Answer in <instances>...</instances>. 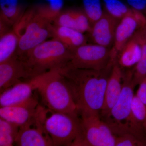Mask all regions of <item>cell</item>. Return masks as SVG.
<instances>
[{"label": "cell", "instance_id": "obj_24", "mask_svg": "<svg viewBox=\"0 0 146 146\" xmlns=\"http://www.w3.org/2000/svg\"><path fill=\"white\" fill-rule=\"evenodd\" d=\"M84 12L91 25L101 18L104 13L101 0H82Z\"/></svg>", "mask_w": 146, "mask_h": 146}, {"label": "cell", "instance_id": "obj_20", "mask_svg": "<svg viewBox=\"0 0 146 146\" xmlns=\"http://www.w3.org/2000/svg\"><path fill=\"white\" fill-rule=\"evenodd\" d=\"M134 36L141 45L142 50L141 59L132 71L133 82L136 86L146 77V26L138 29Z\"/></svg>", "mask_w": 146, "mask_h": 146}, {"label": "cell", "instance_id": "obj_14", "mask_svg": "<svg viewBox=\"0 0 146 146\" xmlns=\"http://www.w3.org/2000/svg\"><path fill=\"white\" fill-rule=\"evenodd\" d=\"M123 76L122 69L115 62L112 66L108 80L103 106L100 112L102 116L108 117L117 101L122 89Z\"/></svg>", "mask_w": 146, "mask_h": 146}, {"label": "cell", "instance_id": "obj_12", "mask_svg": "<svg viewBox=\"0 0 146 146\" xmlns=\"http://www.w3.org/2000/svg\"><path fill=\"white\" fill-rule=\"evenodd\" d=\"M41 108L37 99L32 96L22 103L1 107L0 118L21 127L36 117Z\"/></svg>", "mask_w": 146, "mask_h": 146}, {"label": "cell", "instance_id": "obj_2", "mask_svg": "<svg viewBox=\"0 0 146 146\" xmlns=\"http://www.w3.org/2000/svg\"><path fill=\"white\" fill-rule=\"evenodd\" d=\"M72 51L53 38L29 51L21 58L27 76L30 79L42 74L62 69L70 60Z\"/></svg>", "mask_w": 146, "mask_h": 146}, {"label": "cell", "instance_id": "obj_13", "mask_svg": "<svg viewBox=\"0 0 146 146\" xmlns=\"http://www.w3.org/2000/svg\"><path fill=\"white\" fill-rule=\"evenodd\" d=\"M27 80L22 60L15 54L12 57L0 63V92L1 93L16 84Z\"/></svg>", "mask_w": 146, "mask_h": 146}, {"label": "cell", "instance_id": "obj_28", "mask_svg": "<svg viewBox=\"0 0 146 146\" xmlns=\"http://www.w3.org/2000/svg\"><path fill=\"white\" fill-rule=\"evenodd\" d=\"M131 9L141 11L146 8V0H127Z\"/></svg>", "mask_w": 146, "mask_h": 146}, {"label": "cell", "instance_id": "obj_26", "mask_svg": "<svg viewBox=\"0 0 146 146\" xmlns=\"http://www.w3.org/2000/svg\"><path fill=\"white\" fill-rule=\"evenodd\" d=\"M139 146L145 145L131 133H123L120 134L119 136H116L115 146Z\"/></svg>", "mask_w": 146, "mask_h": 146}, {"label": "cell", "instance_id": "obj_3", "mask_svg": "<svg viewBox=\"0 0 146 146\" xmlns=\"http://www.w3.org/2000/svg\"><path fill=\"white\" fill-rule=\"evenodd\" d=\"M50 111L51 114L47 116L46 110L44 108L42 118L45 129L53 145L83 146L80 118L78 116Z\"/></svg>", "mask_w": 146, "mask_h": 146}, {"label": "cell", "instance_id": "obj_6", "mask_svg": "<svg viewBox=\"0 0 146 146\" xmlns=\"http://www.w3.org/2000/svg\"><path fill=\"white\" fill-rule=\"evenodd\" d=\"M113 65L108 48L86 44L73 51L72 58L64 68L102 70Z\"/></svg>", "mask_w": 146, "mask_h": 146}, {"label": "cell", "instance_id": "obj_15", "mask_svg": "<svg viewBox=\"0 0 146 146\" xmlns=\"http://www.w3.org/2000/svg\"><path fill=\"white\" fill-rule=\"evenodd\" d=\"M118 20L107 12H104L101 18L91 25L89 33L94 43L107 48L112 44Z\"/></svg>", "mask_w": 146, "mask_h": 146}, {"label": "cell", "instance_id": "obj_8", "mask_svg": "<svg viewBox=\"0 0 146 146\" xmlns=\"http://www.w3.org/2000/svg\"><path fill=\"white\" fill-rule=\"evenodd\" d=\"M146 26V18L141 11L132 9L129 14L121 19L115 31L114 45L110 50V60L112 64L128 41L137 31Z\"/></svg>", "mask_w": 146, "mask_h": 146}, {"label": "cell", "instance_id": "obj_29", "mask_svg": "<svg viewBox=\"0 0 146 146\" xmlns=\"http://www.w3.org/2000/svg\"><path fill=\"white\" fill-rule=\"evenodd\" d=\"M145 80H146V77L145 78Z\"/></svg>", "mask_w": 146, "mask_h": 146}, {"label": "cell", "instance_id": "obj_7", "mask_svg": "<svg viewBox=\"0 0 146 146\" xmlns=\"http://www.w3.org/2000/svg\"><path fill=\"white\" fill-rule=\"evenodd\" d=\"M83 146H115L116 136L100 114L80 116Z\"/></svg>", "mask_w": 146, "mask_h": 146}, {"label": "cell", "instance_id": "obj_17", "mask_svg": "<svg viewBox=\"0 0 146 146\" xmlns=\"http://www.w3.org/2000/svg\"><path fill=\"white\" fill-rule=\"evenodd\" d=\"M53 23L74 29L83 33L90 32L91 28V24L84 11L75 9L63 10Z\"/></svg>", "mask_w": 146, "mask_h": 146}, {"label": "cell", "instance_id": "obj_11", "mask_svg": "<svg viewBox=\"0 0 146 146\" xmlns=\"http://www.w3.org/2000/svg\"><path fill=\"white\" fill-rule=\"evenodd\" d=\"M136 86L133 81L132 71L124 74L121 92L108 117L115 121V124L117 125L116 128L121 126L123 122H126L121 130L125 127L131 117L132 102L135 96L134 89Z\"/></svg>", "mask_w": 146, "mask_h": 146}, {"label": "cell", "instance_id": "obj_23", "mask_svg": "<svg viewBox=\"0 0 146 146\" xmlns=\"http://www.w3.org/2000/svg\"><path fill=\"white\" fill-rule=\"evenodd\" d=\"M20 127L0 118V146H11L15 141Z\"/></svg>", "mask_w": 146, "mask_h": 146}, {"label": "cell", "instance_id": "obj_19", "mask_svg": "<svg viewBox=\"0 0 146 146\" xmlns=\"http://www.w3.org/2000/svg\"><path fill=\"white\" fill-rule=\"evenodd\" d=\"M24 13L19 0H0V20L8 26H14Z\"/></svg>", "mask_w": 146, "mask_h": 146}, {"label": "cell", "instance_id": "obj_10", "mask_svg": "<svg viewBox=\"0 0 146 146\" xmlns=\"http://www.w3.org/2000/svg\"><path fill=\"white\" fill-rule=\"evenodd\" d=\"M41 108L36 117L20 127L15 141L18 146H54L52 140L45 129Z\"/></svg>", "mask_w": 146, "mask_h": 146}, {"label": "cell", "instance_id": "obj_21", "mask_svg": "<svg viewBox=\"0 0 146 146\" xmlns=\"http://www.w3.org/2000/svg\"><path fill=\"white\" fill-rule=\"evenodd\" d=\"M0 33V63H1L8 60L16 54L19 36L13 29Z\"/></svg>", "mask_w": 146, "mask_h": 146}, {"label": "cell", "instance_id": "obj_22", "mask_svg": "<svg viewBox=\"0 0 146 146\" xmlns=\"http://www.w3.org/2000/svg\"><path fill=\"white\" fill-rule=\"evenodd\" d=\"M46 4L35 9L36 13L42 18L53 23L63 11L64 0H45Z\"/></svg>", "mask_w": 146, "mask_h": 146}, {"label": "cell", "instance_id": "obj_16", "mask_svg": "<svg viewBox=\"0 0 146 146\" xmlns=\"http://www.w3.org/2000/svg\"><path fill=\"white\" fill-rule=\"evenodd\" d=\"M51 37L65 45L72 51L86 44L83 33L67 27L51 24Z\"/></svg>", "mask_w": 146, "mask_h": 146}, {"label": "cell", "instance_id": "obj_5", "mask_svg": "<svg viewBox=\"0 0 146 146\" xmlns=\"http://www.w3.org/2000/svg\"><path fill=\"white\" fill-rule=\"evenodd\" d=\"M51 23L37 14L35 9L25 12L13 27L19 36L16 55L19 58L22 57L51 37Z\"/></svg>", "mask_w": 146, "mask_h": 146}, {"label": "cell", "instance_id": "obj_25", "mask_svg": "<svg viewBox=\"0 0 146 146\" xmlns=\"http://www.w3.org/2000/svg\"><path fill=\"white\" fill-rule=\"evenodd\" d=\"M108 14L118 20H121L129 14L132 9H129L121 0H102Z\"/></svg>", "mask_w": 146, "mask_h": 146}, {"label": "cell", "instance_id": "obj_1", "mask_svg": "<svg viewBox=\"0 0 146 146\" xmlns=\"http://www.w3.org/2000/svg\"><path fill=\"white\" fill-rule=\"evenodd\" d=\"M113 65L102 70L63 68L64 77L72 93L79 115L100 114Z\"/></svg>", "mask_w": 146, "mask_h": 146}, {"label": "cell", "instance_id": "obj_9", "mask_svg": "<svg viewBox=\"0 0 146 146\" xmlns=\"http://www.w3.org/2000/svg\"><path fill=\"white\" fill-rule=\"evenodd\" d=\"M52 71L21 81L3 91L0 95L1 107L19 104L30 98L34 90L38 89Z\"/></svg>", "mask_w": 146, "mask_h": 146}, {"label": "cell", "instance_id": "obj_4", "mask_svg": "<svg viewBox=\"0 0 146 146\" xmlns=\"http://www.w3.org/2000/svg\"><path fill=\"white\" fill-rule=\"evenodd\" d=\"M60 69L52 71L37 90L43 102L50 110L79 116L72 95L65 78L60 73Z\"/></svg>", "mask_w": 146, "mask_h": 146}, {"label": "cell", "instance_id": "obj_27", "mask_svg": "<svg viewBox=\"0 0 146 146\" xmlns=\"http://www.w3.org/2000/svg\"><path fill=\"white\" fill-rule=\"evenodd\" d=\"M135 95L146 107V82L145 78L139 84Z\"/></svg>", "mask_w": 146, "mask_h": 146}, {"label": "cell", "instance_id": "obj_18", "mask_svg": "<svg viewBox=\"0 0 146 146\" xmlns=\"http://www.w3.org/2000/svg\"><path fill=\"white\" fill-rule=\"evenodd\" d=\"M142 55L141 45L134 35L118 55L116 62L121 68L134 67L140 61Z\"/></svg>", "mask_w": 146, "mask_h": 146}]
</instances>
